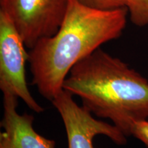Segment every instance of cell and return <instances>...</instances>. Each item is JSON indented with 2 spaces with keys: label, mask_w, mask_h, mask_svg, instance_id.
Here are the masks:
<instances>
[{
  "label": "cell",
  "mask_w": 148,
  "mask_h": 148,
  "mask_svg": "<svg viewBox=\"0 0 148 148\" xmlns=\"http://www.w3.org/2000/svg\"><path fill=\"white\" fill-rule=\"evenodd\" d=\"M73 95L62 89L51 103L60 113L65 127L68 148H94L93 138L104 135L116 145L127 143V136L113 124L96 119L84 106L73 100Z\"/></svg>",
  "instance_id": "cell-5"
},
{
  "label": "cell",
  "mask_w": 148,
  "mask_h": 148,
  "mask_svg": "<svg viewBox=\"0 0 148 148\" xmlns=\"http://www.w3.org/2000/svg\"><path fill=\"white\" fill-rule=\"evenodd\" d=\"M126 7L112 10L88 8L69 0L58 32L41 38L28 52L32 84L42 97L51 101L75 64L105 42L118 38L127 21Z\"/></svg>",
  "instance_id": "cell-1"
},
{
  "label": "cell",
  "mask_w": 148,
  "mask_h": 148,
  "mask_svg": "<svg viewBox=\"0 0 148 148\" xmlns=\"http://www.w3.org/2000/svg\"><path fill=\"white\" fill-rule=\"evenodd\" d=\"M62 89L81 99L98 117L108 119L126 136L148 118V80L100 47L75 64Z\"/></svg>",
  "instance_id": "cell-2"
},
{
  "label": "cell",
  "mask_w": 148,
  "mask_h": 148,
  "mask_svg": "<svg viewBox=\"0 0 148 148\" xmlns=\"http://www.w3.org/2000/svg\"><path fill=\"white\" fill-rule=\"evenodd\" d=\"M18 97L3 95V118L0 133V148H55L53 140L38 134L33 127L34 116L16 111Z\"/></svg>",
  "instance_id": "cell-6"
},
{
  "label": "cell",
  "mask_w": 148,
  "mask_h": 148,
  "mask_svg": "<svg viewBox=\"0 0 148 148\" xmlns=\"http://www.w3.org/2000/svg\"><path fill=\"white\" fill-rule=\"evenodd\" d=\"M68 4L69 0H0V10L9 16L30 49L41 38L58 32Z\"/></svg>",
  "instance_id": "cell-3"
},
{
  "label": "cell",
  "mask_w": 148,
  "mask_h": 148,
  "mask_svg": "<svg viewBox=\"0 0 148 148\" xmlns=\"http://www.w3.org/2000/svg\"><path fill=\"white\" fill-rule=\"evenodd\" d=\"M88 8L99 10H112L126 7L127 0H77Z\"/></svg>",
  "instance_id": "cell-8"
},
{
  "label": "cell",
  "mask_w": 148,
  "mask_h": 148,
  "mask_svg": "<svg viewBox=\"0 0 148 148\" xmlns=\"http://www.w3.org/2000/svg\"><path fill=\"white\" fill-rule=\"evenodd\" d=\"M15 25L4 11L0 10V89L3 95L21 99L37 113L44 109L32 97L27 87L25 63L29 53Z\"/></svg>",
  "instance_id": "cell-4"
},
{
  "label": "cell",
  "mask_w": 148,
  "mask_h": 148,
  "mask_svg": "<svg viewBox=\"0 0 148 148\" xmlns=\"http://www.w3.org/2000/svg\"><path fill=\"white\" fill-rule=\"evenodd\" d=\"M126 8L132 23L139 27L148 25V0H127Z\"/></svg>",
  "instance_id": "cell-7"
},
{
  "label": "cell",
  "mask_w": 148,
  "mask_h": 148,
  "mask_svg": "<svg viewBox=\"0 0 148 148\" xmlns=\"http://www.w3.org/2000/svg\"><path fill=\"white\" fill-rule=\"evenodd\" d=\"M131 136H134L137 139L143 142L145 145L148 148V121H142L136 122L133 125L131 130Z\"/></svg>",
  "instance_id": "cell-9"
}]
</instances>
